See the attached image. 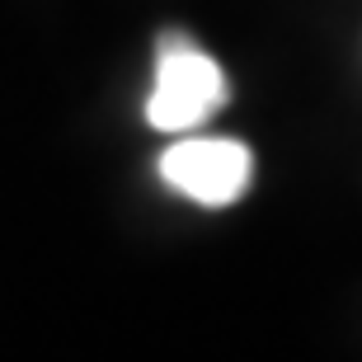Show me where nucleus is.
Returning a JSON list of instances; mask_svg holds the SVG:
<instances>
[{"mask_svg": "<svg viewBox=\"0 0 362 362\" xmlns=\"http://www.w3.org/2000/svg\"><path fill=\"white\" fill-rule=\"evenodd\" d=\"M230 99L226 71L202 52L188 33H160L156 42V90L146 99V122L156 132H198Z\"/></svg>", "mask_w": 362, "mask_h": 362, "instance_id": "f257e3e1", "label": "nucleus"}, {"mask_svg": "<svg viewBox=\"0 0 362 362\" xmlns=\"http://www.w3.org/2000/svg\"><path fill=\"white\" fill-rule=\"evenodd\" d=\"M160 179L202 207H230L245 198V188L255 179V156L245 141H230V136L184 132L160 156Z\"/></svg>", "mask_w": 362, "mask_h": 362, "instance_id": "f03ea898", "label": "nucleus"}]
</instances>
